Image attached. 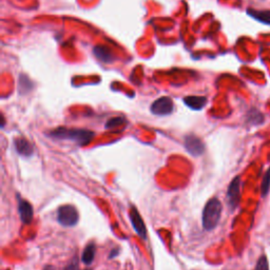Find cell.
<instances>
[{"mask_svg":"<svg viewBox=\"0 0 270 270\" xmlns=\"http://www.w3.org/2000/svg\"><path fill=\"white\" fill-rule=\"evenodd\" d=\"M94 132L86 129H71V128H57V129L52 130L50 132V136L57 139H68L74 143L84 146L88 145L94 137Z\"/></svg>","mask_w":270,"mask_h":270,"instance_id":"1","label":"cell"},{"mask_svg":"<svg viewBox=\"0 0 270 270\" xmlns=\"http://www.w3.org/2000/svg\"><path fill=\"white\" fill-rule=\"evenodd\" d=\"M222 209H223L222 203L217 197H213L208 201L203 210V217H202L203 227L206 230L208 231L213 230L218 226L221 220Z\"/></svg>","mask_w":270,"mask_h":270,"instance_id":"2","label":"cell"},{"mask_svg":"<svg viewBox=\"0 0 270 270\" xmlns=\"http://www.w3.org/2000/svg\"><path fill=\"white\" fill-rule=\"evenodd\" d=\"M79 216L77 209L72 205L61 206L57 210V221L65 227H73L78 223Z\"/></svg>","mask_w":270,"mask_h":270,"instance_id":"3","label":"cell"},{"mask_svg":"<svg viewBox=\"0 0 270 270\" xmlns=\"http://www.w3.org/2000/svg\"><path fill=\"white\" fill-rule=\"evenodd\" d=\"M150 110L154 115L166 116V115L171 114V113L173 112L174 104L171 98L164 96V97L156 99V101L151 105Z\"/></svg>","mask_w":270,"mask_h":270,"instance_id":"4","label":"cell"},{"mask_svg":"<svg viewBox=\"0 0 270 270\" xmlns=\"http://www.w3.org/2000/svg\"><path fill=\"white\" fill-rule=\"evenodd\" d=\"M241 201V178L239 176L234 177L227 190V204L231 210H234Z\"/></svg>","mask_w":270,"mask_h":270,"instance_id":"5","label":"cell"},{"mask_svg":"<svg viewBox=\"0 0 270 270\" xmlns=\"http://www.w3.org/2000/svg\"><path fill=\"white\" fill-rule=\"evenodd\" d=\"M185 148L195 158H198L205 152V144L203 140L193 134L185 136Z\"/></svg>","mask_w":270,"mask_h":270,"instance_id":"6","label":"cell"},{"mask_svg":"<svg viewBox=\"0 0 270 270\" xmlns=\"http://www.w3.org/2000/svg\"><path fill=\"white\" fill-rule=\"evenodd\" d=\"M130 220H131V223H132V226H133L135 232L141 238L146 239L147 238V228H146L143 219H141V217L139 215V212L137 211V209L134 206H132L131 210H130Z\"/></svg>","mask_w":270,"mask_h":270,"instance_id":"7","label":"cell"},{"mask_svg":"<svg viewBox=\"0 0 270 270\" xmlns=\"http://www.w3.org/2000/svg\"><path fill=\"white\" fill-rule=\"evenodd\" d=\"M18 211L20 220L23 224H31L33 221V207L27 202L22 200L18 195Z\"/></svg>","mask_w":270,"mask_h":270,"instance_id":"8","label":"cell"},{"mask_svg":"<svg viewBox=\"0 0 270 270\" xmlns=\"http://www.w3.org/2000/svg\"><path fill=\"white\" fill-rule=\"evenodd\" d=\"M14 146H15L16 151L22 156L29 158L33 154V146L30 144L29 140L23 137H17L14 139Z\"/></svg>","mask_w":270,"mask_h":270,"instance_id":"9","label":"cell"},{"mask_svg":"<svg viewBox=\"0 0 270 270\" xmlns=\"http://www.w3.org/2000/svg\"><path fill=\"white\" fill-rule=\"evenodd\" d=\"M208 103V99L205 96H187L184 98V104L192 110L200 111Z\"/></svg>","mask_w":270,"mask_h":270,"instance_id":"10","label":"cell"},{"mask_svg":"<svg viewBox=\"0 0 270 270\" xmlns=\"http://www.w3.org/2000/svg\"><path fill=\"white\" fill-rule=\"evenodd\" d=\"M247 14L251 18L258 20L259 22L270 25V10L260 11L254 9H248Z\"/></svg>","mask_w":270,"mask_h":270,"instance_id":"11","label":"cell"},{"mask_svg":"<svg viewBox=\"0 0 270 270\" xmlns=\"http://www.w3.org/2000/svg\"><path fill=\"white\" fill-rule=\"evenodd\" d=\"M95 253H96V245L95 243H93V242H91V243H89L86 248L83 249V252L81 254V261L84 265H91L92 262L94 261V258H95Z\"/></svg>","mask_w":270,"mask_h":270,"instance_id":"12","label":"cell"},{"mask_svg":"<svg viewBox=\"0 0 270 270\" xmlns=\"http://www.w3.org/2000/svg\"><path fill=\"white\" fill-rule=\"evenodd\" d=\"M93 53L96 56V58H98L103 63H110L112 59V55L109 49L103 46H97L93 49Z\"/></svg>","mask_w":270,"mask_h":270,"instance_id":"13","label":"cell"},{"mask_svg":"<svg viewBox=\"0 0 270 270\" xmlns=\"http://www.w3.org/2000/svg\"><path fill=\"white\" fill-rule=\"evenodd\" d=\"M32 89H33V82L26 75L21 74L18 80V92L20 94H26L32 91Z\"/></svg>","mask_w":270,"mask_h":270,"instance_id":"14","label":"cell"},{"mask_svg":"<svg viewBox=\"0 0 270 270\" xmlns=\"http://www.w3.org/2000/svg\"><path fill=\"white\" fill-rule=\"evenodd\" d=\"M264 121V116L262 115V113H260L258 110L252 109L249 113H248V122L251 124H262Z\"/></svg>","mask_w":270,"mask_h":270,"instance_id":"15","label":"cell"},{"mask_svg":"<svg viewBox=\"0 0 270 270\" xmlns=\"http://www.w3.org/2000/svg\"><path fill=\"white\" fill-rule=\"evenodd\" d=\"M270 189V167L268 168V170L266 171L264 177H263V182H262V195L265 196L268 194Z\"/></svg>","mask_w":270,"mask_h":270,"instance_id":"16","label":"cell"},{"mask_svg":"<svg viewBox=\"0 0 270 270\" xmlns=\"http://www.w3.org/2000/svg\"><path fill=\"white\" fill-rule=\"evenodd\" d=\"M125 124V118L124 117H113L109 119L106 124V129H115L116 127Z\"/></svg>","mask_w":270,"mask_h":270,"instance_id":"17","label":"cell"},{"mask_svg":"<svg viewBox=\"0 0 270 270\" xmlns=\"http://www.w3.org/2000/svg\"><path fill=\"white\" fill-rule=\"evenodd\" d=\"M253 270H269V264L266 255H262Z\"/></svg>","mask_w":270,"mask_h":270,"instance_id":"18","label":"cell"},{"mask_svg":"<svg viewBox=\"0 0 270 270\" xmlns=\"http://www.w3.org/2000/svg\"><path fill=\"white\" fill-rule=\"evenodd\" d=\"M65 270H79L78 265H77V261H73L70 265H68ZM84 270H90V269H84Z\"/></svg>","mask_w":270,"mask_h":270,"instance_id":"19","label":"cell"},{"mask_svg":"<svg viewBox=\"0 0 270 270\" xmlns=\"http://www.w3.org/2000/svg\"><path fill=\"white\" fill-rule=\"evenodd\" d=\"M118 253V250H113L112 252H111V254H110V259H113V258H114V255H116Z\"/></svg>","mask_w":270,"mask_h":270,"instance_id":"20","label":"cell"},{"mask_svg":"<svg viewBox=\"0 0 270 270\" xmlns=\"http://www.w3.org/2000/svg\"><path fill=\"white\" fill-rule=\"evenodd\" d=\"M44 270H56V269H55L53 266H50V265H49V266H46Z\"/></svg>","mask_w":270,"mask_h":270,"instance_id":"21","label":"cell"}]
</instances>
